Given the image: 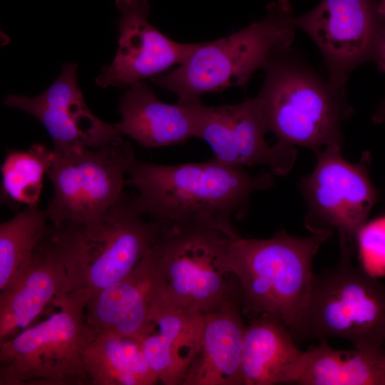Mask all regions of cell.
Segmentation results:
<instances>
[{
    "label": "cell",
    "instance_id": "cell-8",
    "mask_svg": "<svg viewBox=\"0 0 385 385\" xmlns=\"http://www.w3.org/2000/svg\"><path fill=\"white\" fill-rule=\"evenodd\" d=\"M52 302L57 312L0 343L1 385L89 384L83 352L92 335L86 304L66 296Z\"/></svg>",
    "mask_w": 385,
    "mask_h": 385
},
{
    "label": "cell",
    "instance_id": "cell-3",
    "mask_svg": "<svg viewBox=\"0 0 385 385\" xmlns=\"http://www.w3.org/2000/svg\"><path fill=\"white\" fill-rule=\"evenodd\" d=\"M332 235L297 237L280 230L265 239L235 238L229 266L239 282L242 314L272 317L292 334L309 295L313 259Z\"/></svg>",
    "mask_w": 385,
    "mask_h": 385
},
{
    "label": "cell",
    "instance_id": "cell-5",
    "mask_svg": "<svg viewBox=\"0 0 385 385\" xmlns=\"http://www.w3.org/2000/svg\"><path fill=\"white\" fill-rule=\"evenodd\" d=\"M288 49L272 56L263 68L262 100L268 132L314 153L342 148V123L351 113L344 93L334 90Z\"/></svg>",
    "mask_w": 385,
    "mask_h": 385
},
{
    "label": "cell",
    "instance_id": "cell-19",
    "mask_svg": "<svg viewBox=\"0 0 385 385\" xmlns=\"http://www.w3.org/2000/svg\"><path fill=\"white\" fill-rule=\"evenodd\" d=\"M303 351L279 320L260 316L247 325L241 359L243 385L297 383Z\"/></svg>",
    "mask_w": 385,
    "mask_h": 385
},
{
    "label": "cell",
    "instance_id": "cell-9",
    "mask_svg": "<svg viewBox=\"0 0 385 385\" xmlns=\"http://www.w3.org/2000/svg\"><path fill=\"white\" fill-rule=\"evenodd\" d=\"M53 153L46 174L53 195L45 208L53 227L88 222L103 215L124 194L127 172L135 160L131 144L122 137L98 148Z\"/></svg>",
    "mask_w": 385,
    "mask_h": 385
},
{
    "label": "cell",
    "instance_id": "cell-2",
    "mask_svg": "<svg viewBox=\"0 0 385 385\" xmlns=\"http://www.w3.org/2000/svg\"><path fill=\"white\" fill-rule=\"evenodd\" d=\"M165 227L143 214L126 192L96 220L49 226L64 268L56 297H69L86 305L96 293L131 272Z\"/></svg>",
    "mask_w": 385,
    "mask_h": 385
},
{
    "label": "cell",
    "instance_id": "cell-4",
    "mask_svg": "<svg viewBox=\"0 0 385 385\" xmlns=\"http://www.w3.org/2000/svg\"><path fill=\"white\" fill-rule=\"evenodd\" d=\"M295 29L289 2L273 1L262 19L225 37L199 43L175 68L149 80L175 93L181 103L200 102L204 94L231 87L245 88L257 70L289 48Z\"/></svg>",
    "mask_w": 385,
    "mask_h": 385
},
{
    "label": "cell",
    "instance_id": "cell-25",
    "mask_svg": "<svg viewBox=\"0 0 385 385\" xmlns=\"http://www.w3.org/2000/svg\"><path fill=\"white\" fill-rule=\"evenodd\" d=\"M357 245L367 259L385 264V216L363 227Z\"/></svg>",
    "mask_w": 385,
    "mask_h": 385
},
{
    "label": "cell",
    "instance_id": "cell-17",
    "mask_svg": "<svg viewBox=\"0 0 385 385\" xmlns=\"http://www.w3.org/2000/svg\"><path fill=\"white\" fill-rule=\"evenodd\" d=\"M195 104L165 103L141 81L124 93L118 108L121 118L115 125L122 135L145 148L180 144L195 138Z\"/></svg>",
    "mask_w": 385,
    "mask_h": 385
},
{
    "label": "cell",
    "instance_id": "cell-23",
    "mask_svg": "<svg viewBox=\"0 0 385 385\" xmlns=\"http://www.w3.org/2000/svg\"><path fill=\"white\" fill-rule=\"evenodd\" d=\"M46 210L26 206L0 225V290L3 291L30 263L48 225Z\"/></svg>",
    "mask_w": 385,
    "mask_h": 385
},
{
    "label": "cell",
    "instance_id": "cell-27",
    "mask_svg": "<svg viewBox=\"0 0 385 385\" xmlns=\"http://www.w3.org/2000/svg\"><path fill=\"white\" fill-rule=\"evenodd\" d=\"M379 5H380V7H381V9L382 10L384 14H385V0H380Z\"/></svg>",
    "mask_w": 385,
    "mask_h": 385
},
{
    "label": "cell",
    "instance_id": "cell-14",
    "mask_svg": "<svg viewBox=\"0 0 385 385\" xmlns=\"http://www.w3.org/2000/svg\"><path fill=\"white\" fill-rule=\"evenodd\" d=\"M77 66L65 64L60 76L43 93L33 97L8 95L4 103L41 122L51 136L53 150L98 148L122 137L115 123L96 116L85 103L78 86Z\"/></svg>",
    "mask_w": 385,
    "mask_h": 385
},
{
    "label": "cell",
    "instance_id": "cell-15",
    "mask_svg": "<svg viewBox=\"0 0 385 385\" xmlns=\"http://www.w3.org/2000/svg\"><path fill=\"white\" fill-rule=\"evenodd\" d=\"M203 327L204 314L173 304L155 289L150 325L140 344L159 381L182 385L200 349Z\"/></svg>",
    "mask_w": 385,
    "mask_h": 385
},
{
    "label": "cell",
    "instance_id": "cell-12",
    "mask_svg": "<svg viewBox=\"0 0 385 385\" xmlns=\"http://www.w3.org/2000/svg\"><path fill=\"white\" fill-rule=\"evenodd\" d=\"M195 138L204 140L218 162L238 168L268 166L284 175L296 160L295 146L282 141L267 144V128L261 98L257 96L230 105L195 104Z\"/></svg>",
    "mask_w": 385,
    "mask_h": 385
},
{
    "label": "cell",
    "instance_id": "cell-21",
    "mask_svg": "<svg viewBox=\"0 0 385 385\" xmlns=\"http://www.w3.org/2000/svg\"><path fill=\"white\" fill-rule=\"evenodd\" d=\"M384 350L354 347L338 350L326 339L303 351L297 384L302 385H385Z\"/></svg>",
    "mask_w": 385,
    "mask_h": 385
},
{
    "label": "cell",
    "instance_id": "cell-24",
    "mask_svg": "<svg viewBox=\"0 0 385 385\" xmlns=\"http://www.w3.org/2000/svg\"><path fill=\"white\" fill-rule=\"evenodd\" d=\"M53 158V150L41 144L8 152L1 168V200L12 205H38L43 177Z\"/></svg>",
    "mask_w": 385,
    "mask_h": 385
},
{
    "label": "cell",
    "instance_id": "cell-1",
    "mask_svg": "<svg viewBox=\"0 0 385 385\" xmlns=\"http://www.w3.org/2000/svg\"><path fill=\"white\" fill-rule=\"evenodd\" d=\"M273 174L251 175L242 168L215 158L202 163L164 165L135 160L127 172L125 185L140 211L170 226H200L240 236L234 216L247 210L251 195L273 187Z\"/></svg>",
    "mask_w": 385,
    "mask_h": 385
},
{
    "label": "cell",
    "instance_id": "cell-16",
    "mask_svg": "<svg viewBox=\"0 0 385 385\" xmlns=\"http://www.w3.org/2000/svg\"><path fill=\"white\" fill-rule=\"evenodd\" d=\"M150 250L125 277L88 300L86 323L92 336L108 332L141 340L150 325L155 293Z\"/></svg>",
    "mask_w": 385,
    "mask_h": 385
},
{
    "label": "cell",
    "instance_id": "cell-10",
    "mask_svg": "<svg viewBox=\"0 0 385 385\" xmlns=\"http://www.w3.org/2000/svg\"><path fill=\"white\" fill-rule=\"evenodd\" d=\"M342 148L330 146L314 153L316 165L299 188L307 207L305 227L311 233L336 230L340 252H354L379 192L369 175L370 153L364 152L358 162L350 163Z\"/></svg>",
    "mask_w": 385,
    "mask_h": 385
},
{
    "label": "cell",
    "instance_id": "cell-18",
    "mask_svg": "<svg viewBox=\"0 0 385 385\" xmlns=\"http://www.w3.org/2000/svg\"><path fill=\"white\" fill-rule=\"evenodd\" d=\"M241 299L204 314L200 349L182 385H243L241 359L245 324Z\"/></svg>",
    "mask_w": 385,
    "mask_h": 385
},
{
    "label": "cell",
    "instance_id": "cell-22",
    "mask_svg": "<svg viewBox=\"0 0 385 385\" xmlns=\"http://www.w3.org/2000/svg\"><path fill=\"white\" fill-rule=\"evenodd\" d=\"M90 384L153 385L159 381L144 356L140 339L113 332L93 335L83 352Z\"/></svg>",
    "mask_w": 385,
    "mask_h": 385
},
{
    "label": "cell",
    "instance_id": "cell-20",
    "mask_svg": "<svg viewBox=\"0 0 385 385\" xmlns=\"http://www.w3.org/2000/svg\"><path fill=\"white\" fill-rule=\"evenodd\" d=\"M63 280V265L48 226L29 265L1 291L0 309L11 311L19 329H24L60 293Z\"/></svg>",
    "mask_w": 385,
    "mask_h": 385
},
{
    "label": "cell",
    "instance_id": "cell-13",
    "mask_svg": "<svg viewBox=\"0 0 385 385\" xmlns=\"http://www.w3.org/2000/svg\"><path fill=\"white\" fill-rule=\"evenodd\" d=\"M120 12L118 48L113 62L96 78L101 88H118L150 79L185 61L199 43H180L149 22L148 0H116Z\"/></svg>",
    "mask_w": 385,
    "mask_h": 385
},
{
    "label": "cell",
    "instance_id": "cell-7",
    "mask_svg": "<svg viewBox=\"0 0 385 385\" xmlns=\"http://www.w3.org/2000/svg\"><path fill=\"white\" fill-rule=\"evenodd\" d=\"M340 252L332 268L314 274L294 339L337 337L354 347L382 350L385 343V284Z\"/></svg>",
    "mask_w": 385,
    "mask_h": 385
},
{
    "label": "cell",
    "instance_id": "cell-26",
    "mask_svg": "<svg viewBox=\"0 0 385 385\" xmlns=\"http://www.w3.org/2000/svg\"><path fill=\"white\" fill-rule=\"evenodd\" d=\"M382 13L384 14V21L377 42L374 60L377 63L380 70L385 71V14L383 11ZM372 119L374 122L377 124L385 125V98L374 111Z\"/></svg>",
    "mask_w": 385,
    "mask_h": 385
},
{
    "label": "cell",
    "instance_id": "cell-11",
    "mask_svg": "<svg viewBox=\"0 0 385 385\" xmlns=\"http://www.w3.org/2000/svg\"><path fill=\"white\" fill-rule=\"evenodd\" d=\"M384 21L374 0H322L308 13L294 18L321 51L329 71V84L344 93L350 73L374 60Z\"/></svg>",
    "mask_w": 385,
    "mask_h": 385
},
{
    "label": "cell",
    "instance_id": "cell-6",
    "mask_svg": "<svg viewBox=\"0 0 385 385\" xmlns=\"http://www.w3.org/2000/svg\"><path fill=\"white\" fill-rule=\"evenodd\" d=\"M235 238L210 227L167 225L150 251L158 292L173 304L202 314L241 299L229 266Z\"/></svg>",
    "mask_w": 385,
    "mask_h": 385
},
{
    "label": "cell",
    "instance_id": "cell-28",
    "mask_svg": "<svg viewBox=\"0 0 385 385\" xmlns=\"http://www.w3.org/2000/svg\"><path fill=\"white\" fill-rule=\"evenodd\" d=\"M384 365H385V350H384Z\"/></svg>",
    "mask_w": 385,
    "mask_h": 385
}]
</instances>
